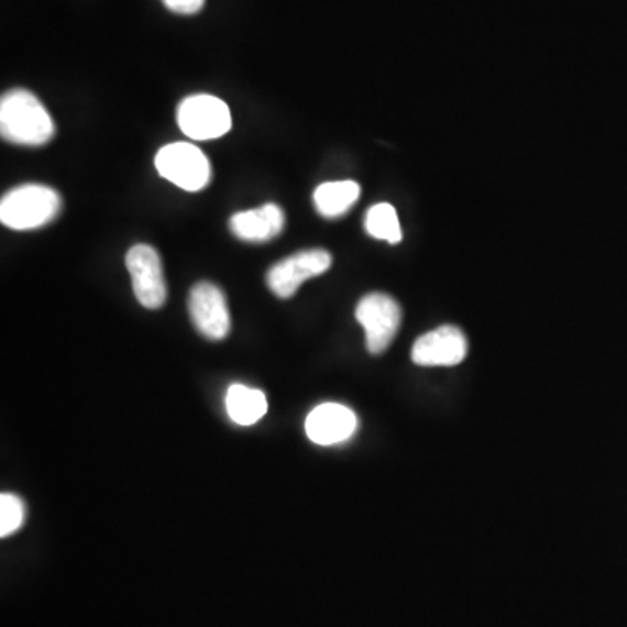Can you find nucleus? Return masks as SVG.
Here are the masks:
<instances>
[{"label":"nucleus","mask_w":627,"mask_h":627,"mask_svg":"<svg viewBox=\"0 0 627 627\" xmlns=\"http://www.w3.org/2000/svg\"><path fill=\"white\" fill-rule=\"evenodd\" d=\"M59 211L62 197L46 185H21L9 190L0 201V220L13 230L41 229L53 222Z\"/></svg>","instance_id":"2"},{"label":"nucleus","mask_w":627,"mask_h":627,"mask_svg":"<svg viewBox=\"0 0 627 627\" xmlns=\"http://www.w3.org/2000/svg\"><path fill=\"white\" fill-rule=\"evenodd\" d=\"M25 522V504L13 494L0 495V537L13 536Z\"/></svg>","instance_id":"15"},{"label":"nucleus","mask_w":627,"mask_h":627,"mask_svg":"<svg viewBox=\"0 0 627 627\" xmlns=\"http://www.w3.org/2000/svg\"><path fill=\"white\" fill-rule=\"evenodd\" d=\"M331 267V255L327 250L298 251L280 260L267 272V285L279 298H292L306 280L321 276Z\"/></svg>","instance_id":"7"},{"label":"nucleus","mask_w":627,"mask_h":627,"mask_svg":"<svg viewBox=\"0 0 627 627\" xmlns=\"http://www.w3.org/2000/svg\"><path fill=\"white\" fill-rule=\"evenodd\" d=\"M364 229L372 238L387 241L389 244L402 243L403 230L396 209L387 202H381L369 209L364 218Z\"/></svg>","instance_id":"14"},{"label":"nucleus","mask_w":627,"mask_h":627,"mask_svg":"<svg viewBox=\"0 0 627 627\" xmlns=\"http://www.w3.org/2000/svg\"><path fill=\"white\" fill-rule=\"evenodd\" d=\"M358 429V417L348 406L324 403L314 408L306 420V432L310 441L321 447L343 443Z\"/></svg>","instance_id":"10"},{"label":"nucleus","mask_w":627,"mask_h":627,"mask_svg":"<svg viewBox=\"0 0 627 627\" xmlns=\"http://www.w3.org/2000/svg\"><path fill=\"white\" fill-rule=\"evenodd\" d=\"M468 355L465 334L455 327H441L422 334L411 349L418 366H455Z\"/></svg>","instance_id":"9"},{"label":"nucleus","mask_w":627,"mask_h":627,"mask_svg":"<svg viewBox=\"0 0 627 627\" xmlns=\"http://www.w3.org/2000/svg\"><path fill=\"white\" fill-rule=\"evenodd\" d=\"M267 397L262 391L235 384L227 393V414L239 426H253L267 414Z\"/></svg>","instance_id":"13"},{"label":"nucleus","mask_w":627,"mask_h":627,"mask_svg":"<svg viewBox=\"0 0 627 627\" xmlns=\"http://www.w3.org/2000/svg\"><path fill=\"white\" fill-rule=\"evenodd\" d=\"M360 196L361 187L355 182H328L316 188L314 205L321 217L339 218L348 213Z\"/></svg>","instance_id":"12"},{"label":"nucleus","mask_w":627,"mask_h":627,"mask_svg":"<svg viewBox=\"0 0 627 627\" xmlns=\"http://www.w3.org/2000/svg\"><path fill=\"white\" fill-rule=\"evenodd\" d=\"M0 133L6 142L41 146L55 136V122L34 92L13 89L0 100Z\"/></svg>","instance_id":"1"},{"label":"nucleus","mask_w":627,"mask_h":627,"mask_svg":"<svg viewBox=\"0 0 627 627\" xmlns=\"http://www.w3.org/2000/svg\"><path fill=\"white\" fill-rule=\"evenodd\" d=\"M163 2L176 14H196L205 8V0H163Z\"/></svg>","instance_id":"16"},{"label":"nucleus","mask_w":627,"mask_h":627,"mask_svg":"<svg viewBox=\"0 0 627 627\" xmlns=\"http://www.w3.org/2000/svg\"><path fill=\"white\" fill-rule=\"evenodd\" d=\"M286 218L277 205L241 211L230 218L229 227L235 238L246 243H267L285 229Z\"/></svg>","instance_id":"11"},{"label":"nucleus","mask_w":627,"mask_h":627,"mask_svg":"<svg viewBox=\"0 0 627 627\" xmlns=\"http://www.w3.org/2000/svg\"><path fill=\"white\" fill-rule=\"evenodd\" d=\"M355 319L364 328L370 354H382L402 327V307L385 293H370L355 307Z\"/></svg>","instance_id":"5"},{"label":"nucleus","mask_w":627,"mask_h":627,"mask_svg":"<svg viewBox=\"0 0 627 627\" xmlns=\"http://www.w3.org/2000/svg\"><path fill=\"white\" fill-rule=\"evenodd\" d=\"M155 169L187 193H199L211 180L208 157L197 146L185 142L163 146L155 155Z\"/></svg>","instance_id":"3"},{"label":"nucleus","mask_w":627,"mask_h":627,"mask_svg":"<svg viewBox=\"0 0 627 627\" xmlns=\"http://www.w3.org/2000/svg\"><path fill=\"white\" fill-rule=\"evenodd\" d=\"M194 327L209 340H223L230 331V312L222 289L211 283L194 286L188 297Z\"/></svg>","instance_id":"8"},{"label":"nucleus","mask_w":627,"mask_h":627,"mask_svg":"<svg viewBox=\"0 0 627 627\" xmlns=\"http://www.w3.org/2000/svg\"><path fill=\"white\" fill-rule=\"evenodd\" d=\"M125 267L130 271L131 285L140 304L146 309H161L166 301L167 289L160 253L146 244H136L125 255Z\"/></svg>","instance_id":"6"},{"label":"nucleus","mask_w":627,"mask_h":627,"mask_svg":"<svg viewBox=\"0 0 627 627\" xmlns=\"http://www.w3.org/2000/svg\"><path fill=\"white\" fill-rule=\"evenodd\" d=\"M176 118L182 133L199 142L222 139L232 128V116L226 101L211 95L185 98L178 107Z\"/></svg>","instance_id":"4"}]
</instances>
